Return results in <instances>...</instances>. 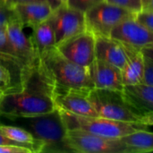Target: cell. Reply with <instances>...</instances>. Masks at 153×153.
<instances>
[{
	"instance_id": "6da1fadb",
	"label": "cell",
	"mask_w": 153,
	"mask_h": 153,
	"mask_svg": "<svg viewBox=\"0 0 153 153\" xmlns=\"http://www.w3.org/2000/svg\"><path fill=\"white\" fill-rule=\"evenodd\" d=\"M56 108L52 88L45 82L37 67L31 70L22 89L2 95L0 115L32 117L51 112Z\"/></svg>"
},
{
	"instance_id": "7a4b0ae2",
	"label": "cell",
	"mask_w": 153,
	"mask_h": 153,
	"mask_svg": "<svg viewBox=\"0 0 153 153\" xmlns=\"http://www.w3.org/2000/svg\"><path fill=\"white\" fill-rule=\"evenodd\" d=\"M37 69L45 82L54 91L94 89L88 67L74 64L65 58L56 47L39 54Z\"/></svg>"
},
{
	"instance_id": "3957f363",
	"label": "cell",
	"mask_w": 153,
	"mask_h": 153,
	"mask_svg": "<svg viewBox=\"0 0 153 153\" xmlns=\"http://www.w3.org/2000/svg\"><path fill=\"white\" fill-rule=\"evenodd\" d=\"M0 118L29 131L36 139L44 143L43 152H69L65 139L67 128L59 109L32 117H12L0 115Z\"/></svg>"
},
{
	"instance_id": "277c9868",
	"label": "cell",
	"mask_w": 153,
	"mask_h": 153,
	"mask_svg": "<svg viewBox=\"0 0 153 153\" xmlns=\"http://www.w3.org/2000/svg\"><path fill=\"white\" fill-rule=\"evenodd\" d=\"M59 109V108H58ZM67 128L81 129L86 132L111 139H121L138 131H149L150 126L143 123L124 122L101 117H85L59 109Z\"/></svg>"
},
{
	"instance_id": "5b68a950",
	"label": "cell",
	"mask_w": 153,
	"mask_h": 153,
	"mask_svg": "<svg viewBox=\"0 0 153 153\" xmlns=\"http://www.w3.org/2000/svg\"><path fill=\"white\" fill-rule=\"evenodd\" d=\"M89 98L99 117L124 122L142 123L143 116L131 103L124 90L94 88L90 91Z\"/></svg>"
},
{
	"instance_id": "8992f818",
	"label": "cell",
	"mask_w": 153,
	"mask_h": 153,
	"mask_svg": "<svg viewBox=\"0 0 153 153\" xmlns=\"http://www.w3.org/2000/svg\"><path fill=\"white\" fill-rule=\"evenodd\" d=\"M65 144L69 152L132 153L121 139L107 138L81 129L67 130Z\"/></svg>"
},
{
	"instance_id": "52a82bcc",
	"label": "cell",
	"mask_w": 153,
	"mask_h": 153,
	"mask_svg": "<svg viewBox=\"0 0 153 153\" xmlns=\"http://www.w3.org/2000/svg\"><path fill=\"white\" fill-rule=\"evenodd\" d=\"M134 13L102 1L85 13L86 30L95 36L110 37L112 30L126 19L134 17Z\"/></svg>"
},
{
	"instance_id": "ba28073f",
	"label": "cell",
	"mask_w": 153,
	"mask_h": 153,
	"mask_svg": "<svg viewBox=\"0 0 153 153\" xmlns=\"http://www.w3.org/2000/svg\"><path fill=\"white\" fill-rule=\"evenodd\" d=\"M48 21L54 30L56 47L86 30L85 13L69 7L65 3L53 10Z\"/></svg>"
},
{
	"instance_id": "9c48e42d",
	"label": "cell",
	"mask_w": 153,
	"mask_h": 153,
	"mask_svg": "<svg viewBox=\"0 0 153 153\" xmlns=\"http://www.w3.org/2000/svg\"><path fill=\"white\" fill-rule=\"evenodd\" d=\"M95 44L96 36L86 30L58 44L56 48L68 60L89 67L96 59Z\"/></svg>"
},
{
	"instance_id": "30bf717a",
	"label": "cell",
	"mask_w": 153,
	"mask_h": 153,
	"mask_svg": "<svg viewBox=\"0 0 153 153\" xmlns=\"http://www.w3.org/2000/svg\"><path fill=\"white\" fill-rule=\"evenodd\" d=\"M110 37L126 46L140 50L153 44V31L139 23L134 17L117 24L112 30Z\"/></svg>"
},
{
	"instance_id": "8fae6325",
	"label": "cell",
	"mask_w": 153,
	"mask_h": 153,
	"mask_svg": "<svg viewBox=\"0 0 153 153\" xmlns=\"http://www.w3.org/2000/svg\"><path fill=\"white\" fill-rule=\"evenodd\" d=\"M90 91L63 90L52 91L53 100L57 108L85 117H98L90 98Z\"/></svg>"
},
{
	"instance_id": "7c38bea8",
	"label": "cell",
	"mask_w": 153,
	"mask_h": 153,
	"mask_svg": "<svg viewBox=\"0 0 153 153\" xmlns=\"http://www.w3.org/2000/svg\"><path fill=\"white\" fill-rule=\"evenodd\" d=\"M5 30L10 41L19 55L30 68H35L38 65L39 56L30 37H28L24 33L23 25L19 18L12 20L5 27Z\"/></svg>"
},
{
	"instance_id": "4fadbf2b",
	"label": "cell",
	"mask_w": 153,
	"mask_h": 153,
	"mask_svg": "<svg viewBox=\"0 0 153 153\" xmlns=\"http://www.w3.org/2000/svg\"><path fill=\"white\" fill-rule=\"evenodd\" d=\"M95 89L124 90L121 69L100 59H95L88 67Z\"/></svg>"
},
{
	"instance_id": "5bb4252c",
	"label": "cell",
	"mask_w": 153,
	"mask_h": 153,
	"mask_svg": "<svg viewBox=\"0 0 153 153\" xmlns=\"http://www.w3.org/2000/svg\"><path fill=\"white\" fill-rule=\"evenodd\" d=\"M95 56L97 59L122 69L126 63L128 53L125 45L111 37L96 36Z\"/></svg>"
},
{
	"instance_id": "9a60e30c",
	"label": "cell",
	"mask_w": 153,
	"mask_h": 153,
	"mask_svg": "<svg viewBox=\"0 0 153 153\" xmlns=\"http://www.w3.org/2000/svg\"><path fill=\"white\" fill-rule=\"evenodd\" d=\"M14 10L23 27L32 28L47 21L54 9L48 1H41L18 4L14 6Z\"/></svg>"
},
{
	"instance_id": "2e32d148",
	"label": "cell",
	"mask_w": 153,
	"mask_h": 153,
	"mask_svg": "<svg viewBox=\"0 0 153 153\" xmlns=\"http://www.w3.org/2000/svg\"><path fill=\"white\" fill-rule=\"evenodd\" d=\"M126 48L127 49L128 56L126 63L121 69L124 86L142 83L143 82L145 73L144 56L140 49L129 46H126Z\"/></svg>"
},
{
	"instance_id": "e0dca14e",
	"label": "cell",
	"mask_w": 153,
	"mask_h": 153,
	"mask_svg": "<svg viewBox=\"0 0 153 153\" xmlns=\"http://www.w3.org/2000/svg\"><path fill=\"white\" fill-rule=\"evenodd\" d=\"M124 92L143 116L153 114V85L142 82L124 86Z\"/></svg>"
},
{
	"instance_id": "ac0fdd59",
	"label": "cell",
	"mask_w": 153,
	"mask_h": 153,
	"mask_svg": "<svg viewBox=\"0 0 153 153\" xmlns=\"http://www.w3.org/2000/svg\"><path fill=\"white\" fill-rule=\"evenodd\" d=\"M0 131L10 140L23 147L30 149L32 152H43L45 147L44 143L36 139L29 131L22 127L0 123Z\"/></svg>"
},
{
	"instance_id": "d6986e66",
	"label": "cell",
	"mask_w": 153,
	"mask_h": 153,
	"mask_svg": "<svg viewBox=\"0 0 153 153\" xmlns=\"http://www.w3.org/2000/svg\"><path fill=\"white\" fill-rule=\"evenodd\" d=\"M30 37L39 56L43 51L56 47L54 30L48 19L32 27V33Z\"/></svg>"
},
{
	"instance_id": "ffe728a7",
	"label": "cell",
	"mask_w": 153,
	"mask_h": 153,
	"mask_svg": "<svg viewBox=\"0 0 153 153\" xmlns=\"http://www.w3.org/2000/svg\"><path fill=\"white\" fill-rule=\"evenodd\" d=\"M121 141L130 149L132 153H145L153 152V133L138 131L121 138Z\"/></svg>"
},
{
	"instance_id": "44dd1931",
	"label": "cell",
	"mask_w": 153,
	"mask_h": 153,
	"mask_svg": "<svg viewBox=\"0 0 153 153\" xmlns=\"http://www.w3.org/2000/svg\"><path fill=\"white\" fill-rule=\"evenodd\" d=\"M15 87L11 72L0 63V94L14 92Z\"/></svg>"
},
{
	"instance_id": "7402d4cb",
	"label": "cell",
	"mask_w": 153,
	"mask_h": 153,
	"mask_svg": "<svg viewBox=\"0 0 153 153\" xmlns=\"http://www.w3.org/2000/svg\"><path fill=\"white\" fill-rule=\"evenodd\" d=\"M17 17L14 8L7 5L4 0H0V27L5 28L12 20Z\"/></svg>"
},
{
	"instance_id": "603a6c76",
	"label": "cell",
	"mask_w": 153,
	"mask_h": 153,
	"mask_svg": "<svg viewBox=\"0 0 153 153\" xmlns=\"http://www.w3.org/2000/svg\"><path fill=\"white\" fill-rule=\"evenodd\" d=\"M102 1L104 0H66L65 4L69 7L85 13L88 10Z\"/></svg>"
},
{
	"instance_id": "cb8c5ba5",
	"label": "cell",
	"mask_w": 153,
	"mask_h": 153,
	"mask_svg": "<svg viewBox=\"0 0 153 153\" xmlns=\"http://www.w3.org/2000/svg\"><path fill=\"white\" fill-rule=\"evenodd\" d=\"M110 4L131 11L133 13H137L143 9L142 0H105Z\"/></svg>"
},
{
	"instance_id": "d4e9b609",
	"label": "cell",
	"mask_w": 153,
	"mask_h": 153,
	"mask_svg": "<svg viewBox=\"0 0 153 153\" xmlns=\"http://www.w3.org/2000/svg\"><path fill=\"white\" fill-rule=\"evenodd\" d=\"M134 19L143 26L153 31V11L142 9L135 13Z\"/></svg>"
},
{
	"instance_id": "484cf974",
	"label": "cell",
	"mask_w": 153,
	"mask_h": 153,
	"mask_svg": "<svg viewBox=\"0 0 153 153\" xmlns=\"http://www.w3.org/2000/svg\"><path fill=\"white\" fill-rule=\"evenodd\" d=\"M41 1H48L51 4L53 9H56L61 4H63L57 0H4V2L7 4V5H9L10 7H13V8H14V6L18 5V4H28V3H32V2H41Z\"/></svg>"
},
{
	"instance_id": "4316f807",
	"label": "cell",
	"mask_w": 153,
	"mask_h": 153,
	"mask_svg": "<svg viewBox=\"0 0 153 153\" xmlns=\"http://www.w3.org/2000/svg\"><path fill=\"white\" fill-rule=\"evenodd\" d=\"M31 150L18 145H0V153H31Z\"/></svg>"
},
{
	"instance_id": "83f0119b",
	"label": "cell",
	"mask_w": 153,
	"mask_h": 153,
	"mask_svg": "<svg viewBox=\"0 0 153 153\" xmlns=\"http://www.w3.org/2000/svg\"><path fill=\"white\" fill-rule=\"evenodd\" d=\"M145 73H144V79L143 82L153 85V60L145 57Z\"/></svg>"
},
{
	"instance_id": "f1b7e54d",
	"label": "cell",
	"mask_w": 153,
	"mask_h": 153,
	"mask_svg": "<svg viewBox=\"0 0 153 153\" xmlns=\"http://www.w3.org/2000/svg\"><path fill=\"white\" fill-rule=\"evenodd\" d=\"M0 145H18V146H22L20 144H18L17 143L10 140L9 138H7L5 135H4L2 134V132L0 131Z\"/></svg>"
},
{
	"instance_id": "f546056e",
	"label": "cell",
	"mask_w": 153,
	"mask_h": 153,
	"mask_svg": "<svg viewBox=\"0 0 153 153\" xmlns=\"http://www.w3.org/2000/svg\"><path fill=\"white\" fill-rule=\"evenodd\" d=\"M142 52L143 54V56L145 57H148L150 59L153 60V44L148 46V47H145L142 49Z\"/></svg>"
},
{
	"instance_id": "4dcf8cb0",
	"label": "cell",
	"mask_w": 153,
	"mask_h": 153,
	"mask_svg": "<svg viewBox=\"0 0 153 153\" xmlns=\"http://www.w3.org/2000/svg\"><path fill=\"white\" fill-rule=\"evenodd\" d=\"M141 122L144 125L149 126H153V114H149V115L143 116Z\"/></svg>"
},
{
	"instance_id": "1f68e13d",
	"label": "cell",
	"mask_w": 153,
	"mask_h": 153,
	"mask_svg": "<svg viewBox=\"0 0 153 153\" xmlns=\"http://www.w3.org/2000/svg\"><path fill=\"white\" fill-rule=\"evenodd\" d=\"M142 6L144 10L153 11V0H142Z\"/></svg>"
},
{
	"instance_id": "d6a6232c",
	"label": "cell",
	"mask_w": 153,
	"mask_h": 153,
	"mask_svg": "<svg viewBox=\"0 0 153 153\" xmlns=\"http://www.w3.org/2000/svg\"><path fill=\"white\" fill-rule=\"evenodd\" d=\"M57 1H59V2H61V3H65V2H66V0H57Z\"/></svg>"
},
{
	"instance_id": "836d02e7",
	"label": "cell",
	"mask_w": 153,
	"mask_h": 153,
	"mask_svg": "<svg viewBox=\"0 0 153 153\" xmlns=\"http://www.w3.org/2000/svg\"><path fill=\"white\" fill-rule=\"evenodd\" d=\"M1 97H2V95H1V94H0V100H1Z\"/></svg>"
}]
</instances>
